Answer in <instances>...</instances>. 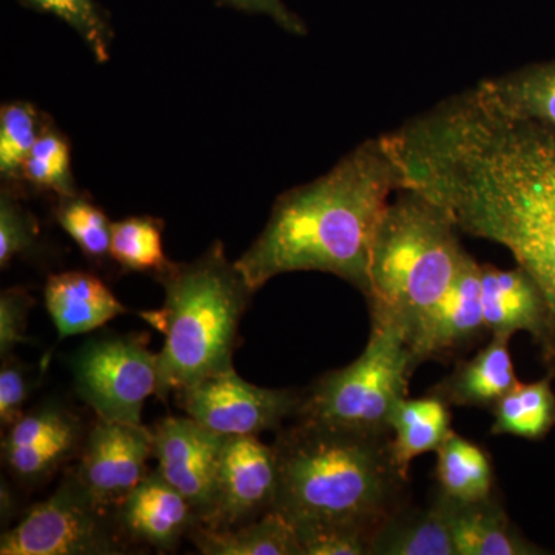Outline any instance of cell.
Wrapping results in <instances>:
<instances>
[{
    "mask_svg": "<svg viewBox=\"0 0 555 555\" xmlns=\"http://www.w3.org/2000/svg\"><path fill=\"white\" fill-rule=\"evenodd\" d=\"M272 447L280 476L273 511L292 525H353L375 535L408 503L409 476L393 460L390 436L297 420L281 427Z\"/></svg>",
    "mask_w": 555,
    "mask_h": 555,
    "instance_id": "cell-3",
    "label": "cell"
},
{
    "mask_svg": "<svg viewBox=\"0 0 555 555\" xmlns=\"http://www.w3.org/2000/svg\"><path fill=\"white\" fill-rule=\"evenodd\" d=\"M57 224L90 259L109 257L113 222L96 204L78 193L61 196L54 208Z\"/></svg>",
    "mask_w": 555,
    "mask_h": 555,
    "instance_id": "cell-28",
    "label": "cell"
},
{
    "mask_svg": "<svg viewBox=\"0 0 555 555\" xmlns=\"http://www.w3.org/2000/svg\"><path fill=\"white\" fill-rule=\"evenodd\" d=\"M278 483L273 447L258 436H225L214 502L199 526L228 529L257 520L275 507Z\"/></svg>",
    "mask_w": 555,
    "mask_h": 555,
    "instance_id": "cell-10",
    "label": "cell"
},
{
    "mask_svg": "<svg viewBox=\"0 0 555 555\" xmlns=\"http://www.w3.org/2000/svg\"><path fill=\"white\" fill-rule=\"evenodd\" d=\"M189 539L204 555H305L294 525L278 511L235 528L198 525Z\"/></svg>",
    "mask_w": 555,
    "mask_h": 555,
    "instance_id": "cell-21",
    "label": "cell"
},
{
    "mask_svg": "<svg viewBox=\"0 0 555 555\" xmlns=\"http://www.w3.org/2000/svg\"><path fill=\"white\" fill-rule=\"evenodd\" d=\"M436 454L438 494L456 505L494 496V469L483 448L452 430Z\"/></svg>",
    "mask_w": 555,
    "mask_h": 555,
    "instance_id": "cell-23",
    "label": "cell"
},
{
    "mask_svg": "<svg viewBox=\"0 0 555 555\" xmlns=\"http://www.w3.org/2000/svg\"><path fill=\"white\" fill-rule=\"evenodd\" d=\"M42 115L28 102H13L0 108V175L20 182L25 159L46 129Z\"/></svg>",
    "mask_w": 555,
    "mask_h": 555,
    "instance_id": "cell-27",
    "label": "cell"
},
{
    "mask_svg": "<svg viewBox=\"0 0 555 555\" xmlns=\"http://www.w3.org/2000/svg\"><path fill=\"white\" fill-rule=\"evenodd\" d=\"M120 532L160 553L177 550L199 518L188 499L158 469L131 489L115 506Z\"/></svg>",
    "mask_w": 555,
    "mask_h": 555,
    "instance_id": "cell-14",
    "label": "cell"
},
{
    "mask_svg": "<svg viewBox=\"0 0 555 555\" xmlns=\"http://www.w3.org/2000/svg\"><path fill=\"white\" fill-rule=\"evenodd\" d=\"M83 440L82 429L72 430L43 443L2 451L3 463L11 476L16 477L21 483H42L56 474L76 452L82 451Z\"/></svg>",
    "mask_w": 555,
    "mask_h": 555,
    "instance_id": "cell-29",
    "label": "cell"
},
{
    "mask_svg": "<svg viewBox=\"0 0 555 555\" xmlns=\"http://www.w3.org/2000/svg\"><path fill=\"white\" fill-rule=\"evenodd\" d=\"M481 264L467 255L455 283L427 313L411 341L416 366L449 361L488 334L481 306Z\"/></svg>",
    "mask_w": 555,
    "mask_h": 555,
    "instance_id": "cell-13",
    "label": "cell"
},
{
    "mask_svg": "<svg viewBox=\"0 0 555 555\" xmlns=\"http://www.w3.org/2000/svg\"><path fill=\"white\" fill-rule=\"evenodd\" d=\"M474 91L509 118L555 129V62L483 80Z\"/></svg>",
    "mask_w": 555,
    "mask_h": 555,
    "instance_id": "cell-20",
    "label": "cell"
},
{
    "mask_svg": "<svg viewBox=\"0 0 555 555\" xmlns=\"http://www.w3.org/2000/svg\"><path fill=\"white\" fill-rule=\"evenodd\" d=\"M403 189L456 229L509 251L542 301L532 338L555 379V129L503 115L473 90L389 137Z\"/></svg>",
    "mask_w": 555,
    "mask_h": 555,
    "instance_id": "cell-1",
    "label": "cell"
},
{
    "mask_svg": "<svg viewBox=\"0 0 555 555\" xmlns=\"http://www.w3.org/2000/svg\"><path fill=\"white\" fill-rule=\"evenodd\" d=\"M416 367L404 332L382 318H371V334L361 356L302 390L295 418L390 436V415L398 401L408 397L409 379Z\"/></svg>",
    "mask_w": 555,
    "mask_h": 555,
    "instance_id": "cell-6",
    "label": "cell"
},
{
    "mask_svg": "<svg viewBox=\"0 0 555 555\" xmlns=\"http://www.w3.org/2000/svg\"><path fill=\"white\" fill-rule=\"evenodd\" d=\"M371 555H456L447 500L437 494L429 506L398 507L375 532Z\"/></svg>",
    "mask_w": 555,
    "mask_h": 555,
    "instance_id": "cell-18",
    "label": "cell"
},
{
    "mask_svg": "<svg viewBox=\"0 0 555 555\" xmlns=\"http://www.w3.org/2000/svg\"><path fill=\"white\" fill-rule=\"evenodd\" d=\"M35 387L30 367L14 360L13 356L3 358L0 367V423L3 429H9L14 423L20 422Z\"/></svg>",
    "mask_w": 555,
    "mask_h": 555,
    "instance_id": "cell-34",
    "label": "cell"
},
{
    "mask_svg": "<svg viewBox=\"0 0 555 555\" xmlns=\"http://www.w3.org/2000/svg\"><path fill=\"white\" fill-rule=\"evenodd\" d=\"M441 398H403L390 415V451L404 476L420 455L436 452L452 433V414Z\"/></svg>",
    "mask_w": 555,
    "mask_h": 555,
    "instance_id": "cell-22",
    "label": "cell"
},
{
    "mask_svg": "<svg viewBox=\"0 0 555 555\" xmlns=\"http://www.w3.org/2000/svg\"><path fill=\"white\" fill-rule=\"evenodd\" d=\"M447 502L449 526H451L456 555H537L543 553L539 546L520 534V531L507 517L505 507L494 496L485 502L470 503V505H456L449 500Z\"/></svg>",
    "mask_w": 555,
    "mask_h": 555,
    "instance_id": "cell-17",
    "label": "cell"
},
{
    "mask_svg": "<svg viewBox=\"0 0 555 555\" xmlns=\"http://www.w3.org/2000/svg\"><path fill=\"white\" fill-rule=\"evenodd\" d=\"M152 433L158 473L189 500L201 524L214 502L225 436L207 429L190 416H167Z\"/></svg>",
    "mask_w": 555,
    "mask_h": 555,
    "instance_id": "cell-12",
    "label": "cell"
},
{
    "mask_svg": "<svg viewBox=\"0 0 555 555\" xmlns=\"http://www.w3.org/2000/svg\"><path fill=\"white\" fill-rule=\"evenodd\" d=\"M43 299L60 341L89 334L113 318L129 313L100 278L80 270L50 276Z\"/></svg>",
    "mask_w": 555,
    "mask_h": 555,
    "instance_id": "cell-15",
    "label": "cell"
},
{
    "mask_svg": "<svg viewBox=\"0 0 555 555\" xmlns=\"http://www.w3.org/2000/svg\"><path fill=\"white\" fill-rule=\"evenodd\" d=\"M164 305L139 313L164 337L158 390L166 401L201 379L233 369L241 320L255 292L225 257L221 241L192 262H171L158 275Z\"/></svg>",
    "mask_w": 555,
    "mask_h": 555,
    "instance_id": "cell-4",
    "label": "cell"
},
{
    "mask_svg": "<svg viewBox=\"0 0 555 555\" xmlns=\"http://www.w3.org/2000/svg\"><path fill=\"white\" fill-rule=\"evenodd\" d=\"M509 335H491V343L469 360L456 364L454 371L430 396L441 398L449 406L494 408L500 398L518 385L516 367L509 350Z\"/></svg>",
    "mask_w": 555,
    "mask_h": 555,
    "instance_id": "cell-16",
    "label": "cell"
},
{
    "mask_svg": "<svg viewBox=\"0 0 555 555\" xmlns=\"http://www.w3.org/2000/svg\"><path fill=\"white\" fill-rule=\"evenodd\" d=\"M39 240V225L22 206L11 188L0 195V268H9L17 257L30 254Z\"/></svg>",
    "mask_w": 555,
    "mask_h": 555,
    "instance_id": "cell-33",
    "label": "cell"
},
{
    "mask_svg": "<svg viewBox=\"0 0 555 555\" xmlns=\"http://www.w3.org/2000/svg\"><path fill=\"white\" fill-rule=\"evenodd\" d=\"M76 392L98 418L142 425V409L158 390V353L149 335L87 339L69 358Z\"/></svg>",
    "mask_w": 555,
    "mask_h": 555,
    "instance_id": "cell-8",
    "label": "cell"
},
{
    "mask_svg": "<svg viewBox=\"0 0 555 555\" xmlns=\"http://www.w3.org/2000/svg\"><path fill=\"white\" fill-rule=\"evenodd\" d=\"M76 429H82L78 416L61 404L46 403L22 415L20 422L7 429L2 451L43 443Z\"/></svg>",
    "mask_w": 555,
    "mask_h": 555,
    "instance_id": "cell-32",
    "label": "cell"
},
{
    "mask_svg": "<svg viewBox=\"0 0 555 555\" xmlns=\"http://www.w3.org/2000/svg\"><path fill=\"white\" fill-rule=\"evenodd\" d=\"M222 2L233 9L247 11V13L264 14L292 35L301 36L306 33L305 22L299 20L297 14L292 13L284 5L283 0H222Z\"/></svg>",
    "mask_w": 555,
    "mask_h": 555,
    "instance_id": "cell-36",
    "label": "cell"
},
{
    "mask_svg": "<svg viewBox=\"0 0 555 555\" xmlns=\"http://www.w3.org/2000/svg\"><path fill=\"white\" fill-rule=\"evenodd\" d=\"M456 232L440 207L411 190H400L379 224L372 248L369 313L400 327L409 345L469 255Z\"/></svg>",
    "mask_w": 555,
    "mask_h": 555,
    "instance_id": "cell-5",
    "label": "cell"
},
{
    "mask_svg": "<svg viewBox=\"0 0 555 555\" xmlns=\"http://www.w3.org/2000/svg\"><path fill=\"white\" fill-rule=\"evenodd\" d=\"M294 528L305 555H371L374 532L360 526L305 521Z\"/></svg>",
    "mask_w": 555,
    "mask_h": 555,
    "instance_id": "cell-31",
    "label": "cell"
},
{
    "mask_svg": "<svg viewBox=\"0 0 555 555\" xmlns=\"http://www.w3.org/2000/svg\"><path fill=\"white\" fill-rule=\"evenodd\" d=\"M20 181L35 189L56 193L60 198L75 195L72 152L67 139L60 131L46 126L22 166Z\"/></svg>",
    "mask_w": 555,
    "mask_h": 555,
    "instance_id": "cell-26",
    "label": "cell"
},
{
    "mask_svg": "<svg viewBox=\"0 0 555 555\" xmlns=\"http://www.w3.org/2000/svg\"><path fill=\"white\" fill-rule=\"evenodd\" d=\"M33 9L53 14L78 33L98 62L109 60L113 31L94 0H22Z\"/></svg>",
    "mask_w": 555,
    "mask_h": 555,
    "instance_id": "cell-30",
    "label": "cell"
},
{
    "mask_svg": "<svg viewBox=\"0 0 555 555\" xmlns=\"http://www.w3.org/2000/svg\"><path fill=\"white\" fill-rule=\"evenodd\" d=\"M401 189L385 137L367 139L323 177L283 193L236 268L254 292L284 273L323 272L366 297L375 236Z\"/></svg>",
    "mask_w": 555,
    "mask_h": 555,
    "instance_id": "cell-2",
    "label": "cell"
},
{
    "mask_svg": "<svg viewBox=\"0 0 555 555\" xmlns=\"http://www.w3.org/2000/svg\"><path fill=\"white\" fill-rule=\"evenodd\" d=\"M481 306L488 334L528 332L532 338L542 320V301L531 278L520 268L496 269L481 264Z\"/></svg>",
    "mask_w": 555,
    "mask_h": 555,
    "instance_id": "cell-19",
    "label": "cell"
},
{
    "mask_svg": "<svg viewBox=\"0 0 555 555\" xmlns=\"http://www.w3.org/2000/svg\"><path fill=\"white\" fill-rule=\"evenodd\" d=\"M96 503L72 470L60 488L30 507L0 539L2 555H112L126 553L116 518Z\"/></svg>",
    "mask_w": 555,
    "mask_h": 555,
    "instance_id": "cell-7",
    "label": "cell"
},
{
    "mask_svg": "<svg viewBox=\"0 0 555 555\" xmlns=\"http://www.w3.org/2000/svg\"><path fill=\"white\" fill-rule=\"evenodd\" d=\"M164 222L152 217H130L113 222L109 257L129 272H153L156 276L170 268L164 254Z\"/></svg>",
    "mask_w": 555,
    "mask_h": 555,
    "instance_id": "cell-25",
    "label": "cell"
},
{
    "mask_svg": "<svg viewBox=\"0 0 555 555\" xmlns=\"http://www.w3.org/2000/svg\"><path fill=\"white\" fill-rule=\"evenodd\" d=\"M491 436H513L542 440L555 426L553 378L521 385L500 398L492 408Z\"/></svg>",
    "mask_w": 555,
    "mask_h": 555,
    "instance_id": "cell-24",
    "label": "cell"
},
{
    "mask_svg": "<svg viewBox=\"0 0 555 555\" xmlns=\"http://www.w3.org/2000/svg\"><path fill=\"white\" fill-rule=\"evenodd\" d=\"M152 455L153 433L147 427L98 418L75 470L96 503L109 509L147 477Z\"/></svg>",
    "mask_w": 555,
    "mask_h": 555,
    "instance_id": "cell-11",
    "label": "cell"
},
{
    "mask_svg": "<svg viewBox=\"0 0 555 555\" xmlns=\"http://www.w3.org/2000/svg\"><path fill=\"white\" fill-rule=\"evenodd\" d=\"M35 299L25 288L10 287L0 294V357L13 356V350L27 343L28 315Z\"/></svg>",
    "mask_w": 555,
    "mask_h": 555,
    "instance_id": "cell-35",
    "label": "cell"
},
{
    "mask_svg": "<svg viewBox=\"0 0 555 555\" xmlns=\"http://www.w3.org/2000/svg\"><path fill=\"white\" fill-rule=\"evenodd\" d=\"M301 390L251 385L235 367L201 379L178 392V406L199 425L221 436H259L297 415Z\"/></svg>",
    "mask_w": 555,
    "mask_h": 555,
    "instance_id": "cell-9",
    "label": "cell"
}]
</instances>
